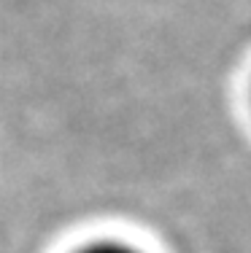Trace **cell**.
Masks as SVG:
<instances>
[{
    "mask_svg": "<svg viewBox=\"0 0 251 253\" xmlns=\"http://www.w3.org/2000/svg\"><path fill=\"white\" fill-rule=\"evenodd\" d=\"M76 253H143V251H138L130 243H122V240H98V243L79 248Z\"/></svg>",
    "mask_w": 251,
    "mask_h": 253,
    "instance_id": "6da1fadb",
    "label": "cell"
}]
</instances>
